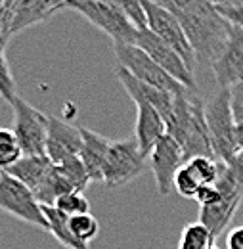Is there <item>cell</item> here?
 Listing matches in <instances>:
<instances>
[{"mask_svg": "<svg viewBox=\"0 0 243 249\" xmlns=\"http://www.w3.org/2000/svg\"><path fill=\"white\" fill-rule=\"evenodd\" d=\"M83 148L81 128L69 124L60 117L48 115V138H46V157L60 165L71 157H79Z\"/></svg>", "mask_w": 243, "mask_h": 249, "instance_id": "cell-14", "label": "cell"}, {"mask_svg": "<svg viewBox=\"0 0 243 249\" xmlns=\"http://www.w3.org/2000/svg\"><path fill=\"white\" fill-rule=\"evenodd\" d=\"M230 104L236 124H243V81L230 87Z\"/></svg>", "mask_w": 243, "mask_h": 249, "instance_id": "cell-29", "label": "cell"}, {"mask_svg": "<svg viewBox=\"0 0 243 249\" xmlns=\"http://www.w3.org/2000/svg\"><path fill=\"white\" fill-rule=\"evenodd\" d=\"M218 12L230 23H234V25L243 29V6H222V8H218Z\"/></svg>", "mask_w": 243, "mask_h": 249, "instance_id": "cell-31", "label": "cell"}, {"mask_svg": "<svg viewBox=\"0 0 243 249\" xmlns=\"http://www.w3.org/2000/svg\"><path fill=\"white\" fill-rule=\"evenodd\" d=\"M224 249H243V226H236L228 232Z\"/></svg>", "mask_w": 243, "mask_h": 249, "instance_id": "cell-32", "label": "cell"}, {"mask_svg": "<svg viewBox=\"0 0 243 249\" xmlns=\"http://www.w3.org/2000/svg\"><path fill=\"white\" fill-rule=\"evenodd\" d=\"M205 121L209 128L214 157L230 163L238 156L236 148V121L230 104V89H218L205 102Z\"/></svg>", "mask_w": 243, "mask_h": 249, "instance_id": "cell-2", "label": "cell"}, {"mask_svg": "<svg viewBox=\"0 0 243 249\" xmlns=\"http://www.w3.org/2000/svg\"><path fill=\"white\" fill-rule=\"evenodd\" d=\"M242 2H243V0H242Z\"/></svg>", "mask_w": 243, "mask_h": 249, "instance_id": "cell-39", "label": "cell"}, {"mask_svg": "<svg viewBox=\"0 0 243 249\" xmlns=\"http://www.w3.org/2000/svg\"><path fill=\"white\" fill-rule=\"evenodd\" d=\"M100 2H105V4H111V6L121 8L122 12L128 16V19L138 29H148V25H146V14H144V8H142V0H100Z\"/></svg>", "mask_w": 243, "mask_h": 249, "instance_id": "cell-28", "label": "cell"}, {"mask_svg": "<svg viewBox=\"0 0 243 249\" xmlns=\"http://www.w3.org/2000/svg\"><path fill=\"white\" fill-rule=\"evenodd\" d=\"M0 211L48 232V222L35 194L6 171H0Z\"/></svg>", "mask_w": 243, "mask_h": 249, "instance_id": "cell-6", "label": "cell"}, {"mask_svg": "<svg viewBox=\"0 0 243 249\" xmlns=\"http://www.w3.org/2000/svg\"><path fill=\"white\" fill-rule=\"evenodd\" d=\"M142 8H144V14H146L148 29L155 36H159L165 44H169L186 62V65L193 71L197 58H195V52H193V48H191V44H190V40L184 33L178 18L173 12H169L167 8L153 2V0H142Z\"/></svg>", "mask_w": 243, "mask_h": 249, "instance_id": "cell-5", "label": "cell"}, {"mask_svg": "<svg viewBox=\"0 0 243 249\" xmlns=\"http://www.w3.org/2000/svg\"><path fill=\"white\" fill-rule=\"evenodd\" d=\"M218 89H230L236 83L243 81V29L238 25H230L228 40L220 52V56L211 65Z\"/></svg>", "mask_w": 243, "mask_h": 249, "instance_id": "cell-13", "label": "cell"}, {"mask_svg": "<svg viewBox=\"0 0 243 249\" xmlns=\"http://www.w3.org/2000/svg\"><path fill=\"white\" fill-rule=\"evenodd\" d=\"M52 167H54V163L46 156H23L6 173L12 175L14 178H17L21 184H25L35 194V190L44 182V178L48 177Z\"/></svg>", "mask_w": 243, "mask_h": 249, "instance_id": "cell-18", "label": "cell"}, {"mask_svg": "<svg viewBox=\"0 0 243 249\" xmlns=\"http://www.w3.org/2000/svg\"><path fill=\"white\" fill-rule=\"evenodd\" d=\"M10 38H12V35H10L8 19H6V10H4V6H2V2H0V44L6 46Z\"/></svg>", "mask_w": 243, "mask_h": 249, "instance_id": "cell-34", "label": "cell"}, {"mask_svg": "<svg viewBox=\"0 0 243 249\" xmlns=\"http://www.w3.org/2000/svg\"><path fill=\"white\" fill-rule=\"evenodd\" d=\"M201 180L195 177V173L184 163L182 169L176 173V177H174V190H176V194L178 196H182L186 199H195V196H197V192L201 190Z\"/></svg>", "mask_w": 243, "mask_h": 249, "instance_id": "cell-25", "label": "cell"}, {"mask_svg": "<svg viewBox=\"0 0 243 249\" xmlns=\"http://www.w3.org/2000/svg\"><path fill=\"white\" fill-rule=\"evenodd\" d=\"M211 4H214L216 8H222V6H243L242 0H209Z\"/></svg>", "mask_w": 243, "mask_h": 249, "instance_id": "cell-36", "label": "cell"}, {"mask_svg": "<svg viewBox=\"0 0 243 249\" xmlns=\"http://www.w3.org/2000/svg\"><path fill=\"white\" fill-rule=\"evenodd\" d=\"M226 165H228L230 173L234 175V178H236L238 186L243 190V154H238V156L234 157L230 163H226Z\"/></svg>", "mask_w": 243, "mask_h": 249, "instance_id": "cell-33", "label": "cell"}, {"mask_svg": "<svg viewBox=\"0 0 243 249\" xmlns=\"http://www.w3.org/2000/svg\"><path fill=\"white\" fill-rule=\"evenodd\" d=\"M63 8L79 12L94 27L105 33L113 40V44H136L140 29L128 19L121 8L100 0H65Z\"/></svg>", "mask_w": 243, "mask_h": 249, "instance_id": "cell-3", "label": "cell"}, {"mask_svg": "<svg viewBox=\"0 0 243 249\" xmlns=\"http://www.w3.org/2000/svg\"><path fill=\"white\" fill-rule=\"evenodd\" d=\"M21 157H23V150L14 128L0 126V171H8Z\"/></svg>", "mask_w": 243, "mask_h": 249, "instance_id": "cell-22", "label": "cell"}, {"mask_svg": "<svg viewBox=\"0 0 243 249\" xmlns=\"http://www.w3.org/2000/svg\"><path fill=\"white\" fill-rule=\"evenodd\" d=\"M136 46H140L153 62L157 65H161L173 79H176L182 87H186L188 90L195 92L197 85L193 79V71L186 65L182 58L169 46L165 44L159 36H155L150 29H140L138 36H136Z\"/></svg>", "mask_w": 243, "mask_h": 249, "instance_id": "cell-10", "label": "cell"}, {"mask_svg": "<svg viewBox=\"0 0 243 249\" xmlns=\"http://www.w3.org/2000/svg\"><path fill=\"white\" fill-rule=\"evenodd\" d=\"M0 96L10 104L17 98L16 81H14V75L10 71L8 60H6V46L4 44H0Z\"/></svg>", "mask_w": 243, "mask_h": 249, "instance_id": "cell-27", "label": "cell"}, {"mask_svg": "<svg viewBox=\"0 0 243 249\" xmlns=\"http://www.w3.org/2000/svg\"><path fill=\"white\" fill-rule=\"evenodd\" d=\"M0 2H2V0H0Z\"/></svg>", "mask_w": 243, "mask_h": 249, "instance_id": "cell-38", "label": "cell"}, {"mask_svg": "<svg viewBox=\"0 0 243 249\" xmlns=\"http://www.w3.org/2000/svg\"><path fill=\"white\" fill-rule=\"evenodd\" d=\"M159 6L173 12L195 52L197 62L213 65L220 56L228 33L230 21L218 12V8L209 0H153Z\"/></svg>", "mask_w": 243, "mask_h": 249, "instance_id": "cell-1", "label": "cell"}, {"mask_svg": "<svg viewBox=\"0 0 243 249\" xmlns=\"http://www.w3.org/2000/svg\"><path fill=\"white\" fill-rule=\"evenodd\" d=\"M220 197H222V192L216 184L214 186H201V190L195 196V201L199 203V207H211V205L220 201Z\"/></svg>", "mask_w": 243, "mask_h": 249, "instance_id": "cell-30", "label": "cell"}, {"mask_svg": "<svg viewBox=\"0 0 243 249\" xmlns=\"http://www.w3.org/2000/svg\"><path fill=\"white\" fill-rule=\"evenodd\" d=\"M115 75L119 79L126 94L134 100V104L142 102V104H150L153 106L165 119V123L171 119L173 115V109H174V96L176 94L173 92H167V90H161V89H155V87H150L142 81H138L136 77H132L124 67L117 65L115 67Z\"/></svg>", "mask_w": 243, "mask_h": 249, "instance_id": "cell-15", "label": "cell"}, {"mask_svg": "<svg viewBox=\"0 0 243 249\" xmlns=\"http://www.w3.org/2000/svg\"><path fill=\"white\" fill-rule=\"evenodd\" d=\"M216 186L222 192L220 201L211 205V207H201V211H199V220L211 230L214 238H218L226 230V226L234 218L243 197V190L238 186V182H236L234 175L230 173L228 165H226V171H224V175H222V178L218 180Z\"/></svg>", "mask_w": 243, "mask_h": 249, "instance_id": "cell-9", "label": "cell"}, {"mask_svg": "<svg viewBox=\"0 0 243 249\" xmlns=\"http://www.w3.org/2000/svg\"><path fill=\"white\" fill-rule=\"evenodd\" d=\"M14 109V132L21 144L23 156H46L48 138V115L33 107L21 96L12 102Z\"/></svg>", "mask_w": 243, "mask_h": 249, "instance_id": "cell-8", "label": "cell"}, {"mask_svg": "<svg viewBox=\"0 0 243 249\" xmlns=\"http://www.w3.org/2000/svg\"><path fill=\"white\" fill-rule=\"evenodd\" d=\"M211 249H224V248H218V246H213Z\"/></svg>", "mask_w": 243, "mask_h": 249, "instance_id": "cell-37", "label": "cell"}, {"mask_svg": "<svg viewBox=\"0 0 243 249\" xmlns=\"http://www.w3.org/2000/svg\"><path fill=\"white\" fill-rule=\"evenodd\" d=\"M236 148L238 154H243V124H236Z\"/></svg>", "mask_w": 243, "mask_h": 249, "instance_id": "cell-35", "label": "cell"}, {"mask_svg": "<svg viewBox=\"0 0 243 249\" xmlns=\"http://www.w3.org/2000/svg\"><path fill=\"white\" fill-rule=\"evenodd\" d=\"M113 52L117 58V65L124 67L138 81L173 94L188 90L176 79H173L161 65L153 62L140 46H136V44H113Z\"/></svg>", "mask_w": 243, "mask_h": 249, "instance_id": "cell-4", "label": "cell"}, {"mask_svg": "<svg viewBox=\"0 0 243 249\" xmlns=\"http://www.w3.org/2000/svg\"><path fill=\"white\" fill-rule=\"evenodd\" d=\"M83 134V148H81V161L88 173L90 182H102L104 178V165H105V157L109 152L111 140H107L105 136L94 132L90 128H81Z\"/></svg>", "mask_w": 243, "mask_h": 249, "instance_id": "cell-17", "label": "cell"}, {"mask_svg": "<svg viewBox=\"0 0 243 249\" xmlns=\"http://www.w3.org/2000/svg\"><path fill=\"white\" fill-rule=\"evenodd\" d=\"M60 169V173L69 180V184L75 188V192H85V188L88 186L90 178L88 173L81 161V157H71L67 161H63L60 165H56Z\"/></svg>", "mask_w": 243, "mask_h": 249, "instance_id": "cell-23", "label": "cell"}, {"mask_svg": "<svg viewBox=\"0 0 243 249\" xmlns=\"http://www.w3.org/2000/svg\"><path fill=\"white\" fill-rule=\"evenodd\" d=\"M138 115H136V128H134V140L138 142L142 154L150 157L155 144L167 134V123L163 115L150 104H136Z\"/></svg>", "mask_w": 243, "mask_h": 249, "instance_id": "cell-16", "label": "cell"}, {"mask_svg": "<svg viewBox=\"0 0 243 249\" xmlns=\"http://www.w3.org/2000/svg\"><path fill=\"white\" fill-rule=\"evenodd\" d=\"M69 226H71V232L75 234V238L81 240L83 244H90L100 234V222L92 213L69 217Z\"/></svg>", "mask_w": 243, "mask_h": 249, "instance_id": "cell-24", "label": "cell"}, {"mask_svg": "<svg viewBox=\"0 0 243 249\" xmlns=\"http://www.w3.org/2000/svg\"><path fill=\"white\" fill-rule=\"evenodd\" d=\"M186 165L195 173V177L201 180L203 186H214L218 184V180L222 178L224 171H226V163L218 161L216 157H193L190 161H186Z\"/></svg>", "mask_w": 243, "mask_h": 249, "instance_id": "cell-20", "label": "cell"}, {"mask_svg": "<svg viewBox=\"0 0 243 249\" xmlns=\"http://www.w3.org/2000/svg\"><path fill=\"white\" fill-rule=\"evenodd\" d=\"M214 240L216 238L201 220L188 222L182 228L178 249H211L214 246Z\"/></svg>", "mask_w": 243, "mask_h": 249, "instance_id": "cell-21", "label": "cell"}, {"mask_svg": "<svg viewBox=\"0 0 243 249\" xmlns=\"http://www.w3.org/2000/svg\"><path fill=\"white\" fill-rule=\"evenodd\" d=\"M186 163L182 146L169 134H165L150 154V169L155 177L159 196H169L174 186V177Z\"/></svg>", "mask_w": 243, "mask_h": 249, "instance_id": "cell-11", "label": "cell"}, {"mask_svg": "<svg viewBox=\"0 0 243 249\" xmlns=\"http://www.w3.org/2000/svg\"><path fill=\"white\" fill-rule=\"evenodd\" d=\"M54 207H58L61 213H65L67 217H77V215L90 213V203L83 196V192H71V194L61 196Z\"/></svg>", "mask_w": 243, "mask_h": 249, "instance_id": "cell-26", "label": "cell"}, {"mask_svg": "<svg viewBox=\"0 0 243 249\" xmlns=\"http://www.w3.org/2000/svg\"><path fill=\"white\" fill-rule=\"evenodd\" d=\"M42 207V213L46 217L48 222V232L60 242L63 248L67 249H90L88 244H83L81 240L75 238V234L71 232V226H69V217L65 213H61L58 207L54 205H40Z\"/></svg>", "mask_w": 243, "mask_h": 249, "instance_id": "cell-19", "label": "cell"}, {"mask_svg": "<svg viewBox=\"0 0 243 249\" xmlns=\"http://www.w3.org/2000/svg\"><path fill=\"white\" fill-rule=\"evenodd\" d=\"M146 159L138 142L132 140H117L111 142L109 152L104 165V178L102 182L107 188H117L128 184L136 177L146 171Z\"/></svg>", "mask_w": 243, "mask_h": 249, "instance_id": "cell-7", "label": "cell"}, {"mask_svg": "<svg viewBox=\"0 0 243 249\" xmlns=\"http://www.w3.org/2000/svg\"><path fill=\"white\" fill-rule=\"evenodd\" d=\"M65 0H2L10 35L23 31L63 10Z\"/></svg>", "mask_w": 243, "mask_h": 249, "instance_id": "cell-12", "label": "cell"}]
</instances>
